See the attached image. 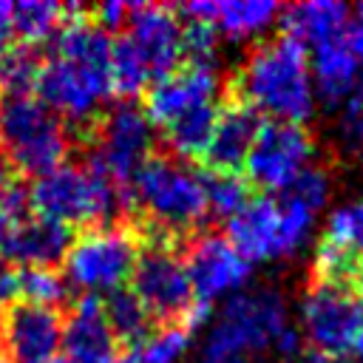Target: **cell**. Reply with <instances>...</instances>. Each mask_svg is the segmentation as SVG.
I'll list each match as a JSON object with an SVG mask.
<instances>
[{
    "mask_svg": "<svg viewBox=\"0 0 363 363\" xmlns=\"http://www.w3.org/2000/svg\"><path fill=\"white\" fill-rule=\"evenodd\" d=\"M0 312H3V309H0Z\"/></svg>",
    "mask_w": 363,
    "mask_h": 363,
    "instance_id": "43",
    "label": "cell"
},
{
    "mask_svg": "<svg viewBox=\"0 0 363 363\" xmlns=\"http://www.w3.org/2000/svg\"><path fill=\"white\" fill-rule=\"evenodd\" d=\"M74 235L71 227L43 218V216H28L17 224H11L0 252L3 258L14 267H54L65 261V252L71 247Z\"/></svg>",
    "mask_w": 363,
    "mask_h": 363,
    "instance_id": "19",
    "label": "cell"
},
{
    "mask_svg": "<svg viewBox=\"0 0 363 363\" xmlns=\"http://www.w3.org/2000/svg\"><path fill=\"white\" fill-rule=\"evenodd\" d=\"M216 43H218V34L207 23H196V20L184 23V57L193 65H213Z\"/></svg>",
    "mask_w": 363,
    "mask_h": 363,
    "instance_id": "33",
    "label": "cell"
},
{
    "mask_svg": "<svg viewBox=\"0 0 363 363\" xmlns=\"http://www.w3.org/2000/svg\"><path fill=\"white\" fill-rule=\"evenodd\" d=\"M301 323L315 352L337 360L352 352L363 329V301L352 295V286L315 281L301 303Z\"/></svg>",
    "mask_w": 363,
    "mask_h": 363,
    "instance_id": "10",
    "label": "cell"
},
{
    "mask_svg": "<svg viewBox=\"0 0 363 363\" xmlns=\"http://www.w3.org/2000/svg\"><path fill=\"white\" fill-rule=\"evenodd\" d=\"M139 244L125 227H91L65 252V281L85 295H111L133 275Z\"/></svg>",
    "mask_w": 363,
    "mask_h": 363,
    "instance_id": "7",
    "label": "cell"
},
{
    "mask_svg": "<svg viewBox=\"0 0 363 363\" xmlns=\"http://www.w3.org/2000/svg\"><path fill=\"white\" fill-rule=\"evenodd\" d=\"M250 261L216 233H204L187 247L184 269L196 303L210 306L218 298H233L250 281Z\"/></svg>",
    "mask_w": 363,
    "mask_h": 363,
    "instance_id": "14",
    "label": "cell"
},
{
    "mask_svg": "<svg viewBox=\"0 0 363 363\" xmlns=\"http://www.w3.org/2000/svg\"><path fill=\"white\" fill-rule=\"evenodd\" d=\"M354 278H360V261L352 258L346 250L320 241L315 252V281L335 284V286H352Z\"/></svg>",
    "mask_w": 363,
    "mask_h": 363,
    "instance_id": "32",
    "label": "cell"
},
{
    "mask_svg": "<svg viewBox=\"0 0 363 363\" xmlns=\"http://www.w3.org/2000/svg\"><path fill=\"white\" fill-rule=\"evenodd\" d=\"M17 295L20 301L60 312V306L68 303L71 286L54 267H17Z\"/></svg>",
    "mask_w": 363,
    "mask_h": 363,
    "instance_id": "26",
    "label": "cell"
},
{
    "mask_svg": "<svg viewBox=\"0 0 363 363\" xmlns=\"http://www.w3.org/2000/svg\"><path fill=\"white\" fill-rule=\"evenodd\" d=\"M128 14H130V6L128 3H119V0H108V3H99L94 9V23L102 28V31H113L119 26L128 23Z\"/></svg>",
    "mask_w": 363,
    "mask_h": 363,
    "instance_id": "35",
    "label": "cell"
},
{
    "mask_svg": "<svg viewBox=\"0 0 363 363\" xmlns=\"http://www.w3.org/2000/svg\"><path fill=\"white\" fill-rule=\"evenodd\" d=\"M17 298V267H11L0 255V303H11Z\"/></svg>",
    "mask_w": 363,
    "mask_h": 363,
    "instance_id": "36",
    "label": "cell"
},
{
    "mask_svg": "<svg viewBox=\"0 0 363 363\" xmlns=\"http://www.w3.org/2000/svg\"><path fill=\"white\" fill-rule=\"evenodd\" d=\"M68 125L34 94H0V159L17 176H43L65 164Z\"/></svg>",
    "mask_w": 363,
    "mask_h": 363,
    "instance_id": "3",
    "label": "cell"
},
{
    "mask_svg": "<svg viewBox=\"0 0 363 363\" xmlns=\"http://www.w3.org/2000/svg\"><path fill=\"white\" fill-rule=\"evenodd\" d=\"M113 363H119V360H113ZM125 363H128V360H125Z\"/></svg>",
    "mask_w": 363,
    "mask_h": 363,
    "instance_id": "42",
    "label": "cell"
},
{
    "mask_svg": "<svg viewBox=\"0 0 363 363\" xmlns=\"http://www.w3.org/2000/svg\"><path fill=\"white\" fill-rule=\"evenodd\" d=\"M62 349L71 363H113L116 337L96 298L82 295L62 318Z\"/></svg>",
    "mask_w": 363,
    "mask_h": 363,
    "instance_id": "20",
    "label": "cell"
},
{
    "mask_svg": "<svg viewBox=\"0 0 363 363\" xmlns=\"http://www.w3.org/2000/svg\"><path fill=\"white\" fill-rule=\"evenodd\" d=\"M309 159L312 139L303 130V125L269 119L261 125L244 167L252 184L272 193H284L309 167Z\"/></svg>",
    "mask_w": 363,
    "mask_h": 363,
    "instance_id": "11",
    "label": "cell"
},
{
    "mask_svg": "<svg viewBox=\"0 0 363 363\" xmlns=\"http://www.w3.org/2000/svg\"><path fill=\"white\" fill-rule=\"evenodd\" d=\"M130 199L147 213L150 227L159 233L193 230L210 216L204 173L182 159L150 156L130 179Z\"/></svg>",
    "mask_w": 363,
    "mask_h": 363,
    "instance_id": "5",
    "label": "cell"
},
{
    "mask_svg": "<svg viewBox=\"0 0 363 363\" xmlns=\"http://www.w3.org/2000/svg\"><path fill=\"white\" fill-rule=\"evenodd\" d=\"M312 85L329 105L343 102L363 77V3L349 6L337 34L312 48Z\"/></svg>",
    "mask_w": 363,
    "mask_h": 363,
    "instance_id": "13",
    "label": "cell"
},
{
    "mask_svg": "<svg viewBox=\"0 0 363 363\" xmlns=\"http://www.w3.org/2000/svg\"><path fill=\"white\" fill-rule=\"evenodd\" d=\"M133 295L142 301V306L150 312V318L167 320V323H184L190 312L199 306L190 289V278L184 269V261L162 241L147 244L133 267Z\"/></svg>",
    "mask_w": 363,
    "mask_h": 363,
    "instance_id": "9",
    "label": "cell"
},
{
    "mask_svg": "<svg viewBox=\"0 0 363 363\" xmlns=\"http://www.w3.org/2000/svg\"><path fill=\"white\" fill-rule=\"evenodd\" d=\"M241 102L255 111L269 113L278 122H295L312 116L315 111V85L306 51L289 37H275L258 43L238 74Z\"/></svg>",
    "mask_w": 363,
    "mask_h": 363,
    "instance_id": "2",
    "label": "cell"
},
{
    "mask_svg": "<svg viewBox=\"0 0 363 363\" xmlns=\"http://www.w3.org/2000/svg\"><path fill=\"white\" fill-rule=\"evenodd\" d=\"M227 241L252 264L298 252V238L289 233L278 199H250L227 221Z\"/></svg>",
    "mask_w": 363,
    "mask_h": 363,
    "instance_id": "16",
    "label": "cell"
},
{
    "mask_svg": "<svg viewBox=\"0 0 363 363\" xmlns=\"http://www.w3.org/2000/svg\"><path fill=\"white\" fill-rule=\"evenodd\" d=\"M323 241H329V244L346 250L352 258L363 261V199L340 204L329 216Z\"/></svg>",
    "mask_w": 363,
    "mask_h": 363,
    "instance_id": "30",
    "label": "cell"
},
{
    "mask_svg": "<svg viewBox=\"0 0 363 363\" xmlns=\"http://www.w3.org/2000/svg\"><path fill=\"white\" fill-rule=\"evenodd\" d=\"M62 315L28 301H11L0 312V363H60Z\"/></svg>",
    "mask_w": 363,
    "mask_h": 363,
    "instance_id": "12",
    "label": "cell"
},
{
    "mask_svg": "<svg viewBox=\"0 0 363 363\" xmlns=\"http://www.w3.org/2000/svg\"><path fill=\"white\" fill-rule=\"evenodd\" d=\"M11 37H14V28H11V3H0V60L11 48Z\"/></svg>",
    "mask_w": 363,
    "mask_h": 363,
    "instance_id": "37",
    "label": "cell"
},
{
    "mask_svg": "<svg viewBox=\"0 0 363 363\" xmlns=\"http://www.w3.org/2000/svg\"><path fill=\"white\" fill-rule=\"evenodd\" d=\"M65 17H68L65 6L48 3V0H26V3L11 6V28L28 45L51 40L57 28L65 23Z\"/></svg>",
    "mask_w": 363,
    "mask_h": 363,
    "instance_id": "25",
    "label": "cell"
},
{
    "mask_svg": "<svg viewBox=\"0 0 363 363\" xmlns=\"http://www.w3.org/2000/svg\"><path fill=\"white\" fill-rule=\"evenodd\" d=\"M182 11L196 23H207L216 34L247 40L275 26L284 6L275 0H196Z\"/></svg>",
    "mask_w": 363,
    "mask_h": 363,
    "instance_id": "21",
    "label": "cell"
},
{
    "mask_svg": "<svg viewBox=\"0 0 363 363\" xmlns=\"http://www.w3.org/2000/svg\"><path fill=\"white\" fill-rule=\"evenodd\" d=\"M105 320L116 340L128 346H139L150 335V312L142 306V301L133 295V289H116L102 303Z\"/></svg>",
    "mask_w": 363,
    "mask_h": 363,
    "instance_id": "24",
    "label": "cell"
},
{
    "mask_svg": "<svg viewBox=\"0 0 363 363\" xmlns=\"http://www.w3.org/2000/svg\"><path fill=\"white\" fill-rule=\"evenodd\" d=\"M190 349V329L184 323H164L162 329L150 332L139 346H133V354L128 363H179Z\"/></svg>",
    "mask_w": 363,
    "mask_h": 363,
    "instance_id": "28",
    "label": "cell"
},
{
    "mask_svg": "<svg viewBox=\"0 0 363 363\" xmlns=\"http://www.w3.org/2000/svg\"><path fill=\"white\" fill-rule=\"evenodd\" d=\"M340 136L349 147H363V77L357 79V85L352 88V94L343 99L340 108Z\"/></svg>",
    "mask_w": 363,
    "mask_h": 363,
    "instance_id": "34",
    "label": "cell"
},
{
    "mask_svg": "<svg viewBox=\"0 0 363 363\" xmlns=\"http://www.w3.org/2000/svg\"><path fill=\"white\" fill-rule=\"evenodd\" d=\"M150 150H153L150 119L133 102H119L96 122V145L88 164H94L122 187L150 159Z\"/></svg>",
    "mask_w": 363,
    "mask_h": 363,
    "instance_id": "8",
    "label": "cell"
},
{
    "mask_svg": "<svg viewBox=\"0 0 363 363\" xmlns=\"http://www.w3.org/2000/svg\"><path fill=\"white\" fill-rule=\"evenodd\" d=\"M352 352H354V357H357V363H363V329H360V335H357V340H354V346H352Z\"/></svg>",
    "mask_w": 363,
    "mask_h": 363,
    "instance_id": "40",
    "label": "cell"
},
{
    "mask_svg": "<svg viewBox=\"0 0 363 363\" xmlns=\"http://www.w3.org/2000/svg\"><path fill=\"white\" fill-rule=\"evenodd\" d=\"M9 230H11V221L0 213V247H3V241H6V235H9Z\"/></svg>",
    "mask_w": 363,
    "mask_h": 363,
    "instance_id": "41",
    "label": "cell"
},
{
    "mask_svg": "<svg viewBox=\"0 0 363 363\" xmlns=\"http://www.w3.org/2000/svg\"><path fill=\"white\" fill-rule=\"evenodd\" d=\"M130 45L139 51L150 79L176 71L184 57V23L176 9L162 3H133L128 14Z\"/></svg>",
    "mask_w": 363,
    "mask_h": 363,
    "instance_id": "15",
    "label": "cell"
},
{
    "mask_svg": "<svg viewBox=\"0 0 363 363\" xmlns=\"http://www.w3.org/2000/svg\"><path fill=\"white\" fill-rule=\"evenodd\" d=\"M289 329L286 303L275 289H250L235 292L221 306L216 323L204 337V349L210 354H224L244 360L255 352L275 349L278 337Z\"/></svg>",
    "mask_w": 363,
    "mask_h": 363,
    "instance_id": "6",
    "label": "cell"
},
{
    "mask_svg": "<svg viewBox=\"0 0 363 363\" xmlns=\"http://www.w3.org/2000/svg\"><path fill=\"white\" fill-rule=\"evenodd\" d=\"M346 17H349V6L337 0H303L281 11L284 37L298 43L303 51H312L320 43H326L332 34H337Z\"/></svg>",
    "mask_w": 363,
    "mask_h": 363,
    "instance_id": "22",
    "label": "cell"
},
{
    "mask_svg": "<svg viewBox=\"0 0 363 363\" xmlns=\"http://www.w3.org/2000/svg\"><path fill=\"white\" fill-rule=\"evenodd\" d=\"M204 190H207V207L218 218H233L244 204L250 201V184L238 173H204Z\"/></svg>",
    "mask_w": 363,
    "mask_h": 363,
    "instance_id": "29",
    "label": "cell"
},
{
    "mask_svg": "<svg viewBox=\"0 0 363 363\" xmlns=\"http://www.w3.org/2000/svg\"><path fill=\"white\" fill-rule=\"evenodd\" d=\"M43 68V54L37 45H11L0 60V94H31Z\"/></svg>",
    "mask_w": 363,
    "mask_h": 363,
    "instance_id": "27",
    "label": "cell"
},
{
    "mask_svg": "<svg viewBox=\"0 0 363 363\" xmlns=\"http://www.w3.org/2000/svg\"><path fill=\"white\" fill-rule=\"evenodd\" d=\"M295 363H337V360H332V357H323V354H318V352H309V354H301Z\"/></svg>",
    "mask_w": 363,
    "mask_h": 363,
    "instance_id": "39",
    "label": "cell"
},
{
    "mask_svg": "<svg viewBox=\"0 0 363 363\" xmlns=\"http://www.w3.org/2000/svg\"><path fill=\"white\" fill-rule=\"evenodd\" d=\"M216 116H218V105H204V108H196V111H190V113H184V116H179L162 128L167 145L173 147V153L182 162L204 156L210 136H213Z\"/></svg>",
    "mask_w": 363,
    "mask_h": 363,
    "instance_id": "23",
    "label": "cell"
},
{
    "mask_svg": "<svg viewBox=\"0 0 363 363\" xmlns=\"http://www.w3.org/2000/svg\"><path fill=\"white\" fill-rule=\"evenodd\" d=\"M199 363H244V360H235V357H224V354H210V352H201Z\"/></svg>",
    "mask_w": 363,
    "mask_h": 363,
    "instance_id": "38",
    "label": "cell"
},
{
    "mask_svg": "<svg viewBox=\"0 0 363 363\" xmlns=\"http://www.w3.org/2000/svg\"><path fill=\"white\" fill-rule=\"evenodd\" d=\"M111 74H113V91L122 96H133L150 82V74H147L139 51L130 45V40L125 34L111 48Z\"/></svg>",
    "mask_w": 363,
    "mask_h": 363,
    "instance_id": "31",
    "label": "cell"
},
{
    "mask_svg": "<svg viewBox=\"0 0 363 363\" xmlns=\"http://www.w3.org/2000/svg\"><path fill=\"white\" fill-rule=\"evenodd\" d=\"M218 96V74L213 65H193L187 62L184 68H176L159 79H153V85L147 88L145 96V116L150 119V125H170L173 119L204 108V105H216Z\"/></svg>",
    "mask_w": 363,
    "mask_h": 363,
    "instance_id": "17",
    "label": "cell"
},
{
    "mask_svg": "<svg viewBox=\"0 0 363 363\" xmlns=\"http://www.w3.org/2000/svg\"><path fill=\"white\" fill-rule=\"evenodd\" d=\"M261 116L252 105L235 99L224 108H218L210 145L204 150L207 164L213 173H238L252 150V142L261 130Z\"/></svg>",
    "mask_w": 363,
    "mask_h": 363,
    "instance_id": "18",
    "label": "cell"
},
{
    "mask_svg": "<svg viewBox=\"0 0 363 363\" xmlns=\"http://www.w3.org/2000/svg\"><path fill=\"white\" fill-rule=\"evenodd\" d=\"M65 14L74 17H65L51 37V51L43 57L34 91L62 122L85 128L99 122V108L113 94V43L79 6H65Z\"/></svg>",
    "mask_w": 363,
    "mask_h": 363,
    "instance_id": "1",
    "label": "cell"
},
{
    "mask_svg": "<svg viewBox=\"0 0 363 363\" xmlns=\"http://www.w3.org/2000/svg\"><path fill=\"white\" fill-rule=\"evenodd\" d=\"M28 193L37 216L65 227L88 224V230L108 227L128 199L125 190L94 164H60L37 176Z\"/></svg>",
    "mask_w": 363,
    "mask_h": 363,
    "instance_id": "4",
    "label": "cell"
}]
</instances>
